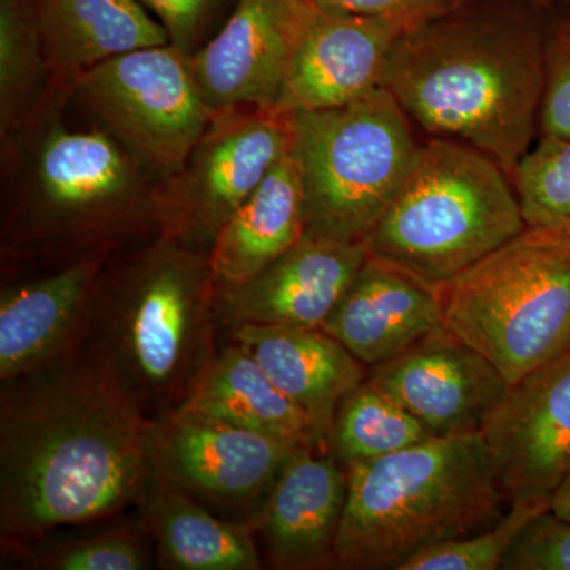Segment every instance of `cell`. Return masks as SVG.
<instances>
[{
  "mask_svg": "<svg viewBox=\"0 0 570 570\" xmlns=\"http://www.w3.org/2000/svg\"><path fill=\"white\" fill-rule=\"evenodd\" d=\"M71 99L157 181L183 167L214 115L195 82L190 56L171 43L94 67Z\"/></svg>",
  "mask_w": 570,
  "mask_h": 570,
  "instance_id": "obj_9",
  "label": "cell"
},
{
  "mask_svg": "<svg viewBox=\"0 0 570 570\" xmlns=\"http://www.w3.org/2000/svg\"><path fill=\"white\" fill-rule=\"evenodd\" d=\"M335 568L400 569L420 551L493 527L508 501L480 433L433 438L346 468Z\"/></svg>",
  "mask_w": 570,
  "mask_h": 570,
  "instance_id": "obj_5",
  "label": "cell"
},
{
  "mask_svg": "<svg viewBox=\"0 0 570 570\" xmlns=\"http://www.w3.org/2000/svg\"><path fill=\"white\" fill-rule=\"evenodd\" d=\"M550 505L513 502L493 527L438 543L409 558L397 570H497L520 531Z\"/></svg>",
  "mask_w": 570,
  "mask_h": 570,
  "instance_id": "obj_29",
  "label": "cell"
},
{
  "mask_svg": "<svg viewBox=\"0 0 570 570\" xmlns=\"http://www.w3.org/2000/svg\"><path fill=\"white\" fill-rule=\"evenodd\" d=\"M542 10L528 0H459L397 37L381 88L423 137L472 146L512 176L539 137Z\"/></svg>",
  "mask_w": 570,
  "mask_h": 570,
  "instance_id": "obj_2",
  "label": "cell"
},
{
  "mask_svg": "<svg viewBox=\"0 0 570 570\" xmlns=\"http://www.w3.org/2000/svg\"><path fill=\"white\" fill-rule=\"evenodd\" d=\"M156 550L167 570H257L261 549L249 524L225 520L171 483L151 475L138 498Z\"/></svg>",
  "mask_w": 570,
  "mask_h": 570,
  "instance_id": "obj_22",
  "label": "cell"
},
{
  "mask_svg": "<svg viewBox=\"0 0 570 570\" xmlns=\"http://www.w3.org/2000/svg\"><path fill=\"white\" fill-rule=\"evenodd\" d=\"M504 570H570V523L551 510L520 531L502 560Z\"/></svg>",
  "mask_w": 570,
  "mask_h": 570,
  "instance_id": "obj_31",
  "label": "cell"
},
{
  "mask_svg": "<svg viewBox=\"0 0 570 570\" xmlns=\"http://www.w3.org/2000/svg\"><path fill=\"white\" fill-rule=\"evenodd\" d=\"M3 558L32 570H148L156 564V550L145 521L132 509L52 531Z\"/></svg>",
  "mask_w": 570,
  "mask_h": 570,
  "instance_id": "obj_25",
  "label": "cell"
},
{
  "mask_svg": "<svg viewBox=\"0 0 570 570\" xmlns=\"http://www.w3.org/2000/svg\"><path fill=\"white\" fill-rule=\"evenodd\" d=\"M482 436L509 504L550 505L570 469V348L512 385Z\"/></svg>",
  "mask_w": 570,
  "mask_h": 570,
  "instance_id": "obj_13",
  "label": "cell"
},
{
  "mask_svg": "<svg viewBox=\"0 0 570 570\" xmlns=\"http://www.w3.org/2000/svg\"><path fill=\"white\" fill-rule=\"evenodd\" d=\"M153 422L82 344L0 381V550L135 509L151 479Z\"/></svg>",
  "mask_w": 570,
  "mask_h": 570,
  "instance_id": "obj_1",
  "label": "cell"
},
{
  "mask_svg": "<svg viewBox=\"0 0 570 570\" xmlns=\"http://www.w3.org/2000/svg\"><path fill=\"white\" fill-rule=\"evenodd\" d=\"M299 448L179 409L153 422V474L223 519L249 524Z\"/></svg>",
  "mask_w": 570,
  "mask_h": 570,
  "instance_id": "obj_11",
  "label": "cell"
},
{
  "mask_svg": "<svg viewBox=\"0 0 570 570\" xmlns=\"http://www.w3.org/2000/svg\"><path fill=\"white\" fill-rule=\"evenodd\" d=\"M305 189L294 151L236 209L209 247L217 288L250 279L305 236Z\"/></svg>",
  "mask_w": 570,
  "mask_h": 570,
  "instance_id": "obj_23",
  "label": "cell"
},
{
  "mask_svg": "<svg viewBox=\"0 0 570 570\" xmlns=\"http://www.w3.org/2000/svg\"><path fill=\"white\" fill-rule=\"evenodd\" d=\"M366 258L363 245L305 235L250 279L217 288L220 330L249 324L322 328Z\"/></svg>",
  "mask_w": 570,
  "mask_h": 570,
  "instance_id": "obj_15",
  "label": "cell"
},
{
  "mask_svg": "<svg viewBox=\"0 0 570 570\" xmlns=\"http://www.w3.org/2000/svg\"><path fill=\"white\" fill-rule=\"evenodd\" d=\"M181 409L306 448L328 450L313 423L266 376L253 355L225 340Z\"/></svg>",
  "mask_w": 570,
  "mask_h": 570,
  "instance_id": "obj_24",
  "label": "cell"
},
{
  "mask_svg": "<svg viewBox=\"0 0 570 570\" xmlns=\"http://www.w3.org/2000/svg\"><path fill=\"white\" fill-rule=\"evenodd\" d=\"M110 257H91L0 292V381L24 376L78 351L91 324L94 296Z\"/></svg>",
  "mask_w": 570,
  "mask_h": 570,
  "instance_id": "obj_16",
  "label": "cell"
},
{
  "mask_svg": "<svg viewBox=\"0 0 570 570\" xmlns=\"http://www.w3.org/2000/svg\"><path fill=\"white\" fill-rule=\"evenodd\" d=\"M50 82L37 0H0V140L24 121Z\"/></svg>",
  "mask_w": 570,
  "mask_h": 570,
  "instance_id": "obj_26",
  "label": "cell"
},
{
  "mask_svg": "<svg viewBox=\"0 0 570 570\" xmlns=\"http://www.w3.org/2000/svg\"><path fill=\"white\" fill-rule=\"evenodd\" d=\"M51 85L73 94L82 75L105 61L170 43L138 0H37Z\"/></svg>",
  "mask_w": 570,
  "mask_h": 570,
  "instance_id": "obj_21",
  "label": "cell"
},
{
  "mask_svg": "<svg viewBox=\"0 0 570 570\" xmlns=\"http://www.w3.org/2000/svg\"><path fill=\"white\" fill-rule=\"evenodd\" d=\"M294 127L305 235L363 245L406 181L426 138L384 88L332 110L295 112Z\"/></svg>",
  "mask_w": 570,
  "mask_h": 570,
  "instance_id": "obj_8",
  "label": "cell"
},
{
  "mask_svg": "<svg viewBox=\"0 0 570 570\" xmlns=\"http://www.w3.org/2000/svg\"><path fill=\"white\" fill-rule=\"evenodd\" d=\"M538 138L570 140V18L549 21Z\"/></svg>",
  "mask_w": 570,
  "mask_h": 570,
  "instance_id": "obj_30",
  "label": "cell"
},
{
  "mask_svg": "<svg viewBox=\"0 0 570 570\" xmlns=\"http://www.w3.org/2000/svg\"><path fill=\"white\" fill-rule=\"evenodd\" d=\"M164 26L168 39L184 55L193 56L220 11L235 0H138Z\"/></svg>",
  "mask_w": 570,
  "mask_h": 570,
  "instance_id": "obj_32",
  "label": "cell"
},
{
  "mask_svg": "<svg viewBox=\"0 0 570 570\" xmlns=\"http://www.w3.org/2000/svg\"><path fill=\"white\" fill-rule=\"evenodd\" d=\"M313 10L306 0H235L223 28L190 56L206 105L276 107Z\"/></svg>",
  "mask_w": 570,
  "mask_h": 570,
  "instance_id": "obj_12",
  "label": "cell"
},
{
  "mask_svg": "<svg viewBox=\"0 0 570 570\" xmlns=\"http://www.w3.org/2000/svg\"><path fill=\"white\" fill-rule=\"evenodd\" d=\"M438 295L444 328L512 387L570 348V235L527 227Z\"/></svg>",
  "mask_w": 570,
  "mask_h": 570,
  "instance_id": "obj_7",
  "label": "cell"
},
{
  "mask_svg": "<svg viewBox=\"0 0 570 570\" xmlns=\"http://www.w3.org/2000/svg\"><path fill=\"white\" fill-rule=\"evenodd\" d=\"M347 499V471L332 450L296 449L250 521L266 564L281 570L335 568Z\"/></svg>",
  "mask_w": 570,
  "mask_h": 570,
  "instance_id": "obj_17",
  "label": "cell"
},
{
  "mask_svg": "<svg viewBox=\"0 0 570 570\" xmlns=\"http://www.w3.org/2000/svg\"><path fill=\"white\" fill-rule=\"evenodd\" d=\"M322 328L374 367L444 328V322L438 288L367 255Z\"/></svg>",
  "mask_w": 570,
  "mask_h": 570,
  "instance_id": "obj_19",
  "label": "cell"
},
{
  "mask_svg": "<svg viewBox=\"0 0 570 570\" xmlns=\"http://www.w3.org/2000/svg\"><path fill=\"white\" fill-rule=\"evenodd\" d=\"M220 335L208 250L157 234L108 258L85 344L151 422L186 404Z\"/></svg>",
  "mask_w": 570,
  "mask_h": 570,
  "instance_id": "obj_4",
  "label": "cell"
},
{
  "mask_svg": "<svg viewBox=\"0 0 570 570\" xmlns=\"http://www.w3.org/2000/svg\"><path fill=\"white\" fill-rule=\"evenodd\" d=\"M433 438L480 433L510 385L466 343L442 328L367 371Z\"/></svg>",
  "mask_w": 570,
  "mask_h": 570,
  "instance_id": "obj_14",
  "label": "cell"
},
{
  "mask_svg": "<svg viewBox=\"0 0 570 570\" xmlns=\"http://www.w3.org/2000/svg\"><path fill=\"white\" fill-rule=\"evenodd\" d=\"M306 2L325 13L381 18V20L396 22L404 29H411L449 10L459 0H306Z\"/></svg>",
  "mask_w": 570,
  "mask_h": 570,
  "instance_id": "obj_33",
  "label": "cell"
},
{
  "mask_svg": "<svg viewBox=\"0 0 570 570\" xmlns=\"http://www.w3.org/2000/svg\"><path fill=\"white\" fill-rule=\"evenodd\" d=\"M404 31L381 18L314 9L276 108L292 115L332 110L381 88L390 51Z\"/></svg>",
  "mask_w": 570,
  "mask_h": 570,
  "instance_id": "obj_18",
  "label": "cell"
},
{
  "mask_svg": "<svg viewBox=\"0 0 570 570\" xmlns=\"http://www.w3.org/2000/svg\"><path fill=\"white\" fill-rule=\"evenodd\" d=\"M294 115L276 107L214 111L186 163L157 184L159 234L208 250L220 228L294 148Z\"/></svg>",
  "mask_w": 570,
  "mask_h": 570,
  "instance_id": "obj_10",
  "label": "cell"
},
{
  "mask_svg": "<svg viewBox=\"0 0 570 570\" xmlns=\"http://www.w3.org/2000/svg\"><path fill=\"white\" fill-rule=\"evenodd\" d=\"M430 439V431L414 415L366 377L341 401L330 433V450L347 468Z\"/></svg>",
  "mask_w": 570,
  "mask_h": 570,
  "instance_id": "obj_27",
  "label": "cell"
},
{
  "mask_svg": "<svg viewBox=\"0 0 570 570\" xmlns=\"http://www.w3.org/2000/svg\"><path fill=\"white\" fill-rule=\"evenodd\" d=\"M225 340L246 348L330 450L341 401L366 381L367 367L321 326L239 325Z\"/></svg>",
  "mask_w": 570,
  "mask_h": 570,
  "instance_id": "obj_20",
  "label": "cell"
},
{
  "mask_svg": "<svg viewBox=\"0 0 570 570\" xmlns=\"http://www.w3.org/2000/svg\"><path fill=\"white\" fill-rule=\"evenodd\" d=\"M528 2L538 3L540 7H564V9H570V0H528Z\"/></svg>",
  "mask_w": 570,
  "mask_h": 570,
  "instance_id": "obj_35",
  "label": "cell"
},
{
  "mask_svg": "<svg viewBox=\"0 0 570 570\" xmlns=\"http://www.w3.org/2000/svg\"><path fill=\"white\" fill-rule=\"evenodd\" d=\"M50 88L2 142V266L59 268L159 234L157 181L102 127L71 129Z\"/></svg>",
  "mask_w": 570,
  "mask_h": 570,
  "instance_id": "obj_3",
  "label": "cell"
},
{
  "mask_svg": "<svg viewBox=\"0 0 570 570\" xmlns=\"http://www.w3.org/2000/svg\"><path fill=\"white\" fill-rule=\"evenodd\" d=\"M550 510L570 523V469L550 499Z\"/></svg>",
  "mask_w": 570,
  "mask_h": 570,
  "instance_id": "obj_34",
  "label": "cell"
},
{
  "mask_svg": "<svg viewBox=\"0 0 570 570\" xmlns=\"http://www.w3.org/2000/svg\"><path fill=\"white\" fill-rule=\"evenodd\" d=\"M510 178L527 227L570 235V140L538 138Z\"/></svg>",
  "mask_w": 570,
  "mask_h": 570,
  "instance_id": "obj_28",
  "label": "cell"
},
{
  "mask_svg": "<svg viewBox=\"0 0 570 570\" xmlns=\"http://www.w3.org/2000/svg\"><path fill=\"white\" fill-rule=\"evenodd\" d=\"M527 228L512 178L464 142L426 138L363 242L367 255L439 288Z\"/></svg>",
  "mask_w": 570,
  "mask_h": 570,
  "instance_id": "obj_6",
  "label": "cell"
}]
</instances>
